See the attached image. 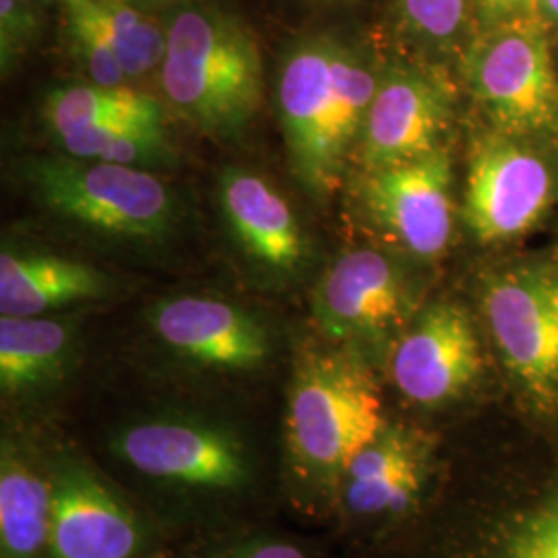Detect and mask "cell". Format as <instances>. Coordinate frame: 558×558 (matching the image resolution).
I'll list each match as a JSON object with an SVG mask.
<instances>
[{
    "mask_svg": "<svg viewBox=\"0 0 558 558\" xmlns=\"http://www.w3.org/2000/svg\"><path fill=\"white\" fill-rule=\"evenodd\" d=\"M377 87L379 80L364 60L331 38L300 41L283 60L279 120L294 170L315 193L336 189Z\"/></svg>",
    "mask_w": 558,
    "mask_h": 558,
    "instance_id": "cell-1",
    "label": "cell"
},
{
    "mask_svg": "<svg viewBox=\"0 0 558 558\" xmlns=\"http://www.w3.org/2000/svg\"><path fill=\"white\" fill-rule=\"evenodd\" d=\"M161 89L182 119L230 135L263 106L259 44L242 21L211 4H191L168 23Z\"/></svg>",
    "mask_w": 558,
    "mask_h": 558,
    "instance_id": "cell-2",
    "label": "cell"
},
{
    "mask_svg": "<svg viewBox=\"0 0 558 558\" xmlns=\"http://www.w3.org/2000/svg\"><path fill=\"white\" fill-rule=\"evenodd\" d=\"M385 426L379 387L348 352H306L296 364L286 414L294 474L320 495L343 484L350 463Z\"/></svg>",
    "mask_w": 558,
    "mask_h": 558,
    "instance_id": "cell-3",
    "label": "cell"
},
{
    "mask_svg": "<svg viewBox=\"0 0 558 558\" xmlns=\"http://www.w3.org/2000/svg\"><path fill=\"white\" fill-rule=\"evenodd\" d=\"M480 300L509 375L539 412L557 414V260H527L493 274Z\"/></svg>",
    "mask_w": 558,
    "mask_h": 558,
    "instance_id": "cell-4",
    "label": "cell"
},
{
    "mask_svg": "<svg viewBox=\"0 0 558 558\" xmlns=\"http://www.w3.org/2000/svg\"><path fill=\"white\" fill-rule=\"evenodd\" d=\"M468 77L500 133L558 137V75L542 17L490 27L470 54Z\"/></svg>",
    "mask_w": 558,
    "mask_h": 558,
    "instance_id": "cell-5",
    "label": "cell"
},
{
    "mask_svg": "<svg viewBox=\"0 0 558 558\" xmlns=\"http://www.w3.org/2000/svg\"><path fill=\"white\" fill-rule=\"evenodd\" d=\"M25 172L48 207L89 228L140 239L170 228L174 203L168 189L135 166L71 156L34 160Z\"/></svg>",
    "mask_w": 558,
    "mask_h": 558,
    "instance_id": "cell-6",
    "label": "cell"
},
{
    "mask_svg": "<svg viewBox=\"0 0 558 558\" xmlns=\"http://www.w3.org/2000/svg\"><path fill=\"white\" fill-rule=\"evenodd\" d=\"M532 141L495 129L472 154L463 211L482 244L527 234L557 199V168Z\"/></svg>",
    "mask_w": 558,
    "mask_h": 558,
    "instance_id": "cell-7",
    "label": "cell"
},
{
    "mask_svg": "<svg viewBox=\"0 0 558 558\" xmlns=\"http://www.w3.org/2000/svg\"><path fill=\"white\" fill-rule=\"evenodd\" d=\"M114 451L147 478L201 490H239L251 478L242 440L193 418L143 420L122 430Z\"/></svg>",
    "mask_w": 558,
    "mask_h": 558,
    "instance_id": "cell-8",
    "label": "cell"
},
{
    "mask_svg": "<svg viewBox=\"0 0 558 558\" xmlns=\"http://www.w3.org/2000/svg\"><path fill=\"white\" fill-rule=\"evenodd\" d=\"M451 160L445 147L368 172L366 207L383 230L420 259H439L453 232Z\"/></svg>",
    "mask_w": 558,
    "mask_h": 558,
    "instance_id": "cell-9",
    "label": "cell"
},
{
    "mask_svg": "<svg viewBox=\"0 0 558 558\" xmlns=\"http://www.w3.org/2000/svg\"><path fill=\"white\" fill-rule=\"evenodd\" d=\"M414 311V288L396 260L373 248L339 257L320 278L313 313L331 339H379Z\"/></svg>",
    "mask_w": 558,
    "mask_h": 558,
    "instance_id": "cell-10",
    "label": "cell"
},
{
    "mask_svg": "<svg viewBox=\"0 0 558 558\" xmlns=\"http://www.w3.org/2000/svg\"><path fill=\"white\" fill-rule=\"evenodd\" d=\"M482 373V350L470 315L458 302L439 300L422 311L399 339L391 375L403 398L440 405L465 393Z\"/></svg>",
    "mask_w": 558,
    "mask_h": 558,
    "instance_id": "cell-11",
    "label": "cell"
},
{
    "mask_svg": "<svg viewBox=\"0 0 558 558\" xmlns=\"http://www.w3.org/2000/svg\"><path fill=\"white\" fill-rule=\"evenodd\" d=\"M453 117V89L437 73L401 69L379 81L360 135L368 172L422 158L440 147Z\"/></svg>",
    "mask_w": 558,
    "mask_h": 558,
    "instance_id": "cell-12",
    "label": "cell"
},
{
    "mask_svg": "<svg viewBox=\"0 0 558 558\" xmlns=\"http://www.w3.org/2000/svg\"><path fill=\"white\" fill-rule=\"evenodd\" d=\"M50 558H133L145 532L133 509L89 468L60 461L50 478Z\"/></svg>",
    "mask_w": 558,
    "mask_h": 558,
    "instance_id": "cell-13",
    "label": "cell"
},
{
    "mask_svg": "<svg viewBox=\"0 0 558 558\" xmlns=\"http://www.w3.org/2000/svg\"><path fill=\"white\" fill-rule=\"evenodd\" d=\"M149 319L170 350L201 366L251 371L269 354V338L259 320L223 300H163L154 306Z\"/></svg>",
    "mask_w": 558,
    "mask_h": 558,
    "instance_id": "cell-14",
    "label": "cell"
},
{
    "mask_svg": "<svg viewBox=\"0 0 558 558\" xmlns=\"http://www.w3.org/2000/svg\"><path fill=\"white\" fill-rule=\"evenodd\" d=\"M428 451L422 437L383 426L350 463L341 484L345 505L356 515H396L418 499Z\"/></svg>",
    "mask_w": 558,
    "mask_h": 558,
    "instance_id": "cell-15",
    "label": "cell"
},
{
    "mask_svg": "<svg viewBox=\"0 0 558 558\" xmlns=\"http://www.w3.org/2000/svg\"><path fill=\"white\" fill-rule=\"evenodd\" d=\"M221 205L234 234L255 259L292 271L304 253L292 207L265 180L244 170L221 177Z\"/></svg>",
    "mask_w": 558,
    "mask_h": 558,
    "instance_id": "cell-16",
    "label": "cell"
},
{
    "mask_svg": "<svg viewBox=\"0 0 558 558\" xmlns=\"http://www.w3.org/2000/svg\"><path fill=\"white\" fill-rule=\"evenodd\" d=\"M110 292L106 276L80 260L48 255H0L2 317H41V313Z\"/></svg>",
    "mask_w": 558,
    "mask_h": 558,
    "instance_id": "cell-17",
    "label": "cell"
},
{
    "mask_svg": "<svg viewBox=\"0 0 558 558\" xmlns=\"http://www.w3.org/2000/svg\"><path fill=\"white\" fill-rule=\"evenodd\" d=\"M52 486L20 449L4 440L0 459L2 558H41L50 544Z\"/></svg>",
    "mask_w": 558,
    "mask_h": 558,
    "instance_id": "cell-18",
    "label": "cell"
},
{
    "mask_svg": "<svg viewBox=\"0 0 558 558\" xmlns=\"http://www.w3.org/2000/svg\"><path fill=\"white\" fill-rule=\"evenodd\" d=\"M71 329L44 317L0 319V385L25 393L57 379L71 356Z\"/></svg>",
    "mask_w": 558,
    "mask_h": 558,
    "instance_id": "cell-19",
    "label": "cell"
},
{
    "mask_svg": "<svg viewBox=\"0 0 558 558\" xmlns=\"http://www.w3.org/2000/svg\"><path fill=\"white\" fill-rule=\"evenodd\" d=\"M44 117L50 129L64 137L106 120H163V110L154 98L129 87H104L92 83L52 92L44 104Z\"/></svg>",
    "mask_w": 558,
    "mask_h": 558,
    "instance_id": "cell-20",
    "label": "cell"
},
{
    "mask_svg": "<svg viewBox=\"0 0 558 558\" xmlns=\"http://www.w3.org/2000/svg\"><path fill=\"white\" fill-rule=\"evenodd\" d=\"M104 36L114 48L129 80L161 69L168 48V25L145 15L129 2L85 0Z\"/></svg>",
    "mask_w": 558,
    "mask_h": 558,
    "instance_id": "cell-21",
    "label": "cell"
},
{
    "mask_svg": "<svg viewBox=\"0 0 558 558\" xmlns=\"http://www.w3.org/2000/svg\"><path fill=\"white\" fill-rule=\"evenodd\" d=\"M69 156L135 166L160 160L166 149L163 120L119 119L60 137Z\"/></svg>",
    "mask_w": 558,
    "mask_h": 558,
    "instance_id": "cell-22",
    "label": "cell"
},
{
    "mask_svg": "<svg viewBox=\"0 0 558 558\" xmlns=\"http://www.w3.org/2000/svg\"><path fill=\"white\" fill-rule=\"evenodd\" d=\"M69 17L71 36L80 50L94 83L104 87H124L129 80L114 48L104 36L98 21L94 20L85 0H62Z\"/></svg>",
    "mask_w": 558,
    "mask_h": 558,
    "instance_id": "cell-23",
    "label": "cell"
},
{
    "mask_svg": "<svg viewBox=\"0 0 558 558\" xmlns=\"http://www.w3.org/2000/svg\"><path fill=\"white\" fill-rule=\"evenodd\" d=\"M470 0H399L403 21L428 40H449L468 15Z\"/></svg>",
    "mask_w": 558,
    "mask_h": 558,
    "instance_id": "cell-24",
    "label": "cell"
},
{
    "mask_svg": "<svg viewBox=\"0 0 558 558\" xmlns=\"http://www.w3.org/2000/svg\"><path fill=\"white\" fill-rule=\"evenodd\" d=\"M509 558H558V499L519 530Z\"/></svg>",
    "mask_w": 558,
    "mask_h": 558,
    "instance_id": "cell-25",
    "label": "cell"
},
{
    "mask_svg": "<svg viewBox=\"0 0 558 558\" xmlns=\"http://www.w3.org/2000/svg\"><path fill=\"white\" fill-rule=\"evenodd\" d=\"M36 29V17L21 0H0V38L2 60L7 62L17 54L21 46L32 38Z\"/></svg>",
    "mask_w": 558,
    "mask_h": 558,
    "instance_id": "cell-26",
    "label": "cell"
},
{
    "mask_svg": "<svg viewBox=\"0 0 558 558\" xmlns=\"http://www.w3.org/2000/svg\"><path fill=\"white\" fill-rule=\"evenodd\" d=\"M482 20L488 27L519 20L544 17L539 11V0H478Z\"/></svg>",
    "mask_w": 558,
    "mask_h": 558,
    "instance_id": "cell-27",
    "label": "cell"
},
{
    "mask_svg": "<svg viewBox=\"0 0 558 558\" xmlns=\"http://www.w3.org/2000/svg\"><path fill=\"white\" fill-rule=\"evenodd\" d=\"M230 558H306V555L288 542L260 539L242 546Z\"/></svg>",
    "mask_w": 558,
    "mask_h": 558,
    "instance_id": "cell-28",
    "label": "cell"
},
{
    "mask_svg": "<svg viewBox=\"0 0 558 558\" xmlns=\"http://www.w3.org/2000/svg\"><path fill=\"white\" fill-rule=\"evenodd\" d=\"M539 11L544 17L558 21V0H539Z\"/></svg>",
    "mask_w": 558,
    "mask_h": 558,
    "instance_id": "cell-29",
    "label": "cell"
},
{
    "mask_svg": "<svg viewBox=\"0 0 558 558\" xmlns=\"http://www.w3.org/2000/svg\"><path fill=\"white\" fill-rule=\"evenodd\" d=\"M23 4H27V7H32V2H36V0H21Z\"/></svg>",
    "mask_w": 558,
    "mask_h": 558,
    "instance_id": "cell-30",
    "label": "cell"
},
{
    "mask_svg": "<svg viewBox=\"0 0 558 558\" xmlns=\"http://www.w3.org/2000/svg\"><path fill=\"white\" fill-rule=\"evenodd\" d=\"M106 2H131V0H106Z\"/></svg>",
    "mask_w": 558,
    "mask_h": 558,
    "instance_id": "cell-31",
    "label": "cell"
}]
</instances>
